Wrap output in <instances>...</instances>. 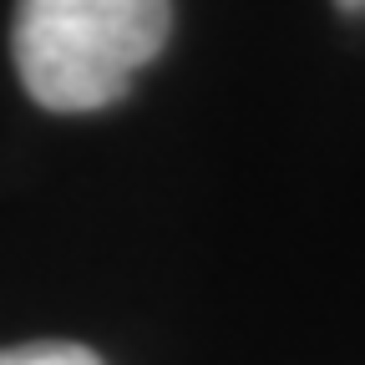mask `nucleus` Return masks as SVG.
Segmentation results:
<instances>
[{
  "label": "nucleus",
  "instance_id": "obj_3",
  "mask_svg": "<svg viewBox=\"0 0 365 365\" xmlns=\"http://www.w3.org/2000/svg\"><path fill=\"white\" fill-rule=\"evenodd\" d=\"M340 11H350V16H365V0H335Z\"/></svg>",
  "mask_w": 365,
  "mask_h": 365
},
{
  "label": "nucleus",
  "instance_id": "obj_2",
  "mask_svg": "<svg viewBox=\"0 0 365 365\" xmlns=\"http://www.w3.org/2000/svg\"><path fill=\"white\" fill-rule=\"evenodd\" d=\"M0 365H102V360L71 340H36V345H6Z\"/></svg>",
  "mask_w": 365,
  "mask_h": 365
},
{
  "label": "nucleus",
  "instance_id": "obj_1",
  "mask_svg": "<svg viewBox=\"0 0 365 365\" xmlns=\"http://www.w3.org/2000/svg\"><path fill=\"white\" fill-rule=\"evenodd\" d=\"M173 0H16L11 56L46 112H102L168 46Z\"/></svg>",
  "mask_w": 365,
  "mask_h": 365
}]
</instances>
